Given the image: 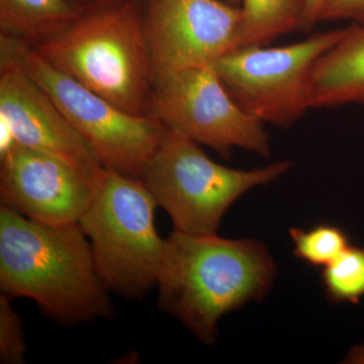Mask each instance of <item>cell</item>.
Returning <instances> with one entry per match:
<instances>
[{"instance_id": "3", "label": "cell", "mask_w": 364, "mask_h": 364, "mask_svg": "<svg viewBox=\"0 0 364 364\" xmlns=\"http://www.w3.org/2000/svg\"><path fill=\"white\" fill-rule=\"evenodd\" d=\"M144 9V0H127L85 11L63 33L35 49L122 111L149 117L155 71Z\"/></svg>"}, {"instance_id": "16", "label": "cell", "mask_w": 364, "mask_h": 364, "mask_svg": "<svg viewBox=\"0 0 364 364\" xmlns=\"http://www.w3.org/2000/svg\"><path fill=\"white\" fill-rule=\"evenodd\" d=\"M294 255L315 267H325L350 246L343 230L333 225L318 224L310 230L291 228Z\"/></svg>"}, {"instance_id": "20", "label": "cell", "mask_w": 364, "mask_h": 364, "mask_svg": "<svg viewBox=\"0 0 364 364\" xmlns=\"http://www.w3.org/2000/svg\"><path fill=\"white\" fill-rule=\"evenodd\" d=\"M18 144L9 121L0 114V157L6 155Z\"/></svg>"}, {"instance_id": "5", "label": "cell", "mask_w": 364, "mask_h": 364, "mask_svg": "<svg viewBox=\"0 0 364 364\" xmlns=\"http://www.w3.org/2000/svg\"><path fill=\"white\" fill-rule=\"evenodd\" d=\"M293 165L277 161L252 170L230 168L213 161L195 141L165 129L139 179L166 210L176 231L215 234L228 208L244 193L277 181Z\"/></svg>"}, {"instance_id": "21", "label": "cell", "mask_w": 364, "mask_h": 364, "mask_svg": "<svg viewBox=\"0 0 364 364\" xmlns=\"http://www.w3.org/2000/svg\"><path fill=\"white\" fill-rule=\"evenodd\" d=\"M68 1L85 13V11H97V9L116 6L127 0H68Z\"/></svg>"}, {"instance_id": "9", "label": "cell", "mask_w": 364, "mask_h": 364, "mask_svg": "<svg viewBox=\"0 0 364 364\" xmlns=\"http://www.w3.org/2000/svg\"><path fill=\"white\" fill-rule=\"evenodd\" d=\"M144 23L155 77L214 66L238 48L240 6L225 0H144Z\"/></svg>"}, {"instance_id": "8", "label": "cell", "mask_w": 364, "mask_h": 364, "mask_svg": "<svg viewBox=\"0 0 364 364\" xmlns=\"http://www.w3.org/2000/svg\"><path fill=\"white\" fill-rule=\"evenodd\" d=\"M148 116L226 159L236 148L270 154L263 124L236 104L214 66L158 74Z\"/></svg>"}, {"instance_id": "14", "label": "cell", "mask_w": 364, "mask_h": 364, "mask_svg": "<svg viewBox=\"0 0 364 364\" xmlns=\"http://www.w3.org/2000/svg\"><path fill=\"white\" fill-rule=\"evenodd\" d=\"M240 11L238 48L267 46L287 33L303 32L305 0H241Z\"/></svg>"}, {"instance_id": "4", "label": "cell", "mask_w": 364, "mask_h": 364, "mask_svg": "<svg viewBox=\"0 0 364 364\" xmlns=\"http://www.w3.org/2000/svg\"><path fill=\"white\" fill-rule=\"evenodd\" d=\"M158 207L140 179L105 169L78 224L107 291L141 299L157 287L167 241L155 228Z\"/></svg>"}, {"instance_id": "10", "label": "cell", "mask_w": 364, "mask_h": 364, "mask_svg": "<svg viewBox=\"0 0 364 364\" xmlns=\"http://www.w3.org/2000/svg\"><path fill=\"white\" fill-rule=\"evenodd\" d=\"M95 188L70 163L16 144L0 157L1 205L48 224L78 223Z\"/></svg>"}, {"instance_id": "19", "label": "cell", "mask_w": 364, "mask_h": 364, "mask_svg": "<svg viewBox=\"0 0 364 364\" xmlns=\"http://www.w3.org/2000/svg\"><path fill=\"white\" fill-rule=\"evenodd\" d=\"M329 0H305V21L303 32L310 33L320 20V14Z\"/></svg>"}, {"instance_id": "1", "label": "cell", "mask_w": 364, "mask_h": 364, "mask_svg": "<svg viewBox=\"0 0 364 364\" xmlns=\"http://www.w3.org/2000/svg\"><path fill=\"white\" fill-rule=\"evenodd\" d=\"M0 289L65 323L109 318L107 289L78 223L48 224L0 208Z\"/></svg>"}, {"instance_id": "23", "label": "cell", "mask_w": 364, "mask_h": 364, "mask_svg": "<svg viewBox=\"0 0 364 364\" xmlns=\"http://www.w3.org/2000/svg\"><path fill=\"white\" fill-rule=\"evenodd\" d=\"M225 1L229 2V4H234V6H240L241 0H225Z\"/></svg>"}, {"instance_id": "6", "label": "cell", "mask_w": 364, "mask_h": 364, "mask_svg": "<svg viewBox=\"0 0 364 364\" xmlns=\"http://www.w3.org/2000/svg\"><path fill=\"white\" fill-rule=\"evenodd\" d=\"M0 58L13 62L42 87L105 169L139 179L166 129L159 122L122 111L23 43L0 36Z\"/></svg>"}, {"instance_id": "11", "label": "cell", "mask_w": 364, "mask_h": 364, "mask_svg": "<svg viewBox=\"0 0 364 364\" xmlns=\"http://www.w3.org/2000/svg\"><path fill=\"white\" fill-rule=\"evenodd\" d=\"M0 114L21 145L65 160L97 188L105 167L51 97L13 62L0 58Z\"/></svg>"}, {"instance_id": "12", "label": "cell", "mask_w": 364, "mask_h": 364, "mask_svg": "<svg viewBox=\"0 0 364 364\" xmlns=\"http://www.w3.org/2000/svg\"><path fill=\"white\" fill-rule=\"evenodd\" d=\"M350 104L364 105V26L358 23L317 60L311 76L312 109Z\"/></svg>"}, {"instance_id": "22", "label": "cell", "mask_w": 364, "mask_h": 364, "mask_svg": "<svg viewBox=\"0 0 364 364\" xmlns=\"http://www.w3.org/2000/svg\"><path fill=\"white\" fill-rule=\"evenodd\" d=\"M344 363L364 364V344L355 345L348 352Z\"/></svg>"}, {"instance_id": "7", "label": "cell", "mask_w": 364, "mask_h": 364, "mask_svg": "<svg viewBox=\"0 0 364 364\" xmlns=\"http://www.w3.org/2000/svg\"><path fill=\"white\" fill-rule=\"evenodd\" d=\"M346 32L344 28L314 33L282 47L238 48L222 57L214 68L246 114L263 124L289 128L312 109L314 65Z\"/></svg>"}, {"instance_id": "15", "label": "cell", "mask_w": 364, "mask_h": 364, "mask_svg": "<svg viewBox=\"0 0 364 364\" xmlns=\"http://www.w3.org/2000/svg\"><path fill=\"white\" fill-rule=\"evenodd\" d=\"M321 279L330 301L358 305L364 298V248L349 246L323 267Z\"/></svg>"}, {"instance_id": "17", "label": "cell", "mask_w": 364, "mask_h": 364, "mask_svg": "<svg viewBox=\"0 0 364 364\" xmlns=\"http://www.w3.org/2000/svg\"><path fill=\"white\" fill-rule=\"evenodd\" d=\"M11 299L0 296V361L6 364L25 363L26 350L23 323L11 304Z\"/></svg>"}, {"instance_id": "18", "label": "cell", "mask_w": 364, "mask_h": 364, "mask_svg": "<svg viewBox=\"0 0 364 364\" xmlns=\"http://www.w3.org/2000/svg\"><path fill=\"white\" fill-rule=\"evenodd\" d=\"M352 21L364 26V0H329L318 21Z\"/></svg>"}, {"instance_id": "2", "label": "cell", "mask_w": 364, "mask_h": 364, "mask_svg": "<svg viewBox=\"0 0 364 364\" xmlns=\"http://www.w3.org/2000/svg\"><path fill=\"white\" fill-rule=\"evenodd\" d=\"M166 241L158 304L203 343H214L223 316L262 299L274 282L277 267L261 242L176 230Z\"/></svg>"}, {"instance_id": "13", "label": "cell", "mask_w": 364, "mask_h": 364, "mask_svg": "<svg viewBox=\"0 0 364 364\" xmlns=\"http://www.w3.org/2000/svg\"><path fill=\"white\" fill-rule=\"evenodd\" d=\"M83 13L68 0H0V36L38 48Z\"/></svg>"}]
</instances>
